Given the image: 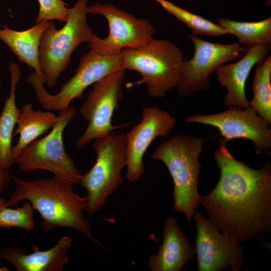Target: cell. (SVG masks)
Masks as SVG:
<instances>
[{
	"label": "cell",
	"instance_id": "27",
	"mask_svg": "<svg viewBox=\"0 0 271 271\" xmlns=\"http://www.w3.org/2000/svg\"><path fill=\"white\" fill-rule=\"evenodd\" d=\"M10 269L6 267V266H1V264H0V271H9Z\"/></svg>",
	"mask_w": 271,
	"mask_h": 271
},
{
	"label": "cell",
	"instance_id": "26",
	"mask_svg": "<svg viewBox=\"0 0 271 271\" xmlns=\"http://www.w3.org/2000/svg\"><path fill=\"white\" fill-rule=\"evenodd\" d=\"M11 175L7 170L0 167V193L8 186L11 179Z\"/></svg>",
	"mask_w": 271,
	"mask_h": 271
},
{
	"label": "cell",
	"instance_id": "3",
	"mask_svg": "<svg viewBox=\"0 0 271 271\" xmlns=\"http://www.w3.org/2000/svg\"><path fill=\"white\" fill-rule=\"evenodd\" d=\"M204 139L185 134L175 135L160 144L154 151V160L163 162L174 183V209L183 213L189 225L199 206L201 196L198 186L202 168L199 157Z\"/></svg>",
	"mask_w": 271,
	"mask_h": 271
},
{
	"label": "cell",
	"instance_id": "25",
	"mask_svg": "<svg viewBox=\"0 0 271 271\" xmlns=\"http://www.w3.org/2000/svg\"><path fill=\"white\" fill-rule=\"evenodd\" d=\"M39 8L36 23L56 20L65 22L69 15L68 5L62 0H38Z\"/></svg>",
	"mask_w": 271,
	"mask_h": 271
},
{
	"label": "cell",
	"instance_id": "6",
	"mask_svg": "<svg viewBox=\"0 0 271 271\" xmlns=\"http://www.w3.org/2000/svg\"><path fill=\"white\" fill-rule=\"evenodd\" d=\"M121 51L108 52L90 49L82 56L74 75L54 95L45 90L35 72L28 76L27 81L34 89L43 108L59 111L69 107L74 99L81 98L85 89L91 85L113 72L123 69Z\"/></svg>",
	"mask_w": 271,
	"mask_h": 271
},
{
	"label": "cell",
	"instance_id": "28",
	"mask_svg": "<svg viewBox=\"0 0 271 271\" xmlns=\"http://www.w3.org/2000/svg\"><path fill=\"white\" fill-rule=\"evenodd\" d=\"M0 89H1V85H0Z\"/></svg>",
	"mask_w": 271,
	"mask_h": 271
},
{
	"label": "cell",
	"instance_id": "4",
	"mask_svg": "<svg viewBox=\"0 0 271 271\" xmlns=\"http://www.w3.org/2000/svg\"><path fill=\"white\" fill-rule=\"evenodd\" d=\"M123 68L139 72L149 94L162 98L177 87L184 60L179 47L166 39L154 38L147 43L121 50Z\"/></svg>",
	"mask_w": 271,
	"mask_h": 271
},
{
	"label": "cell",
	"instance_id": "10",
	"mask_svg": "<svg viewBox=\"0 0 271 271\" xmlns=\"http://www.w3.org/2000/svg\"><path fill=\"white\" fill-rule=\"evenodd\" d=\"M189 37L194 47L192 58L184 59L181 68L178 88L180 96L187 97L209 87V75L226 62L242 57L249 48L238 42L229 44L212 43L197 36Z\"/></svg>",
	"mask_w": 271,
	"mask_h": 271
},
{
	"label": "cell",
	"instance_id": "5",
	"mask_svg": "<svg viewBox=\"0 0 271 271\" xmlns=\"http://www.w3.org/2000/svg\"><path fill=\"white\" fill-rule=\"evenodd\" d=\"M88 0H77L69 9L64 26L57 30L51 21L41 39L39 60L48 87L54 86L68 67L71 55L80 44L89 43L94 33L86 19Z\"/></svg>",
	"mask_w": 271,
	"mask_h": 271
},
{
	"label": "cell",
	"instance_id": "18",
	"mask_svg": "<svg viewBox=\"0 0 271 271\" xmlns=\"http://www.w3.org/2000/svg\"><path fill=\"white\" fill-rule=\"evenodd\" d=\"M50 23V21L41 22L21 31L11 29L7 25L3 26V29H0V40L11 49L20 62L35 70L43 84L46 79L40 65L39 50L42 35Z\"/></svg>",
	"mask_w": 271,
	"mask_h": 271
},
{
	"label": "cell",
	"instance_id": "7",
	"mask_svg": "<svg viewBox=\"0 0 271 271\" xmlns=\"http://www.w3.org/2000/svg\"><path fill=\"white\" fill-rule=\"evenodd\" d=\"M95 140V162L88 172L83 174L80 183L86 191L87 212L89 215L99 211L107 198L121 186L122 172L126 165L125 134L111 132Z\"/></svg>",
	"mask_w": 271,
	"mask_h": 271
},
{
	"label": "cell",
	"instance_id": "11",
	"mask_svg": "<svg viewBox=\"0 0 271 271\" xmlns=\"http://www.w3.org/2000/svg\"><path fill=\"white\" fill-rule=\"evenodd\" d=\"M87 11L88 14L104 17L109 27L108 35L104 38L94 34L88 43L90 49L121 51L143 45L153 38L155 29L148 20L138 18L113 5L98 3L88 6Z\"/></svg>",
	"mask_w": 271,
	"mask_h": 271
},
{
	"label": "cell",
	"instance_id": "17",
	"mask_svg": "<svg viewBox=\"0 0 271 271\" xmlns=\"http://www.w3.org/2000/svg\"><path fill=\"white\" fill-rule=\"evenodd\" d=\"M195 258V248L190 245L177 220L169 217L164 225L162 243L157 253L149 257L147 266L152 271H180Z\"/></svg>",
	"mask_w": 271,
	"mask_h": 271
},
{
	"label": "cell",
	"instance_id": "19",
	"mask_svg": "<svg viewBox=\"0 0 271 271\" xmlns=\"http://www.w3.org/2000/svg\"><path fill=\"white\" fill-rule=\"evenodd\" d=\"M10 92L7 98L0 114V167L5 170L10 169L14 163L12 141L14 128L21 111L17 106L16 89L21 73L18 65L11 61Z\"/></svg>",
	"mask_w": 271,
	"mask_h": 271
},
{
	"label": "cell",
	"instance_id": "21",
	"mask_svg": "<svg viewBox=\"0 0 271 271\" xmlns=\"http://www.w3.org/2000/svg\"><path fill=\"white\" fill-rule=\"evenodd\" d=\"M219 25L235 35L238 43L250 48L258 45L271 46V18L253 22H238L224 18L217 19Z\"/></svg>",
	"mask_w": 271,
	"mask_h": 271
},
{
	"label": "cell",
	"instance_id": "23",
	"mask_svg": "<svg viewBox=\"0 0 271 271\" xmlns=\"http://www.w3.org/2000/svg\"><path fill=\"white\" fill-rule=\"evenodd\" d=\"M166 11L184 23L192 32V35L220 36L231 35L218 24L189 12L166 0H155Z\"/></svg>",
	"mask_w": 271,
	"mask_h": 271
},
{
	"label": "cell",
	"instance_id": "16",
	"mask_svg": "<svg viewBox=\"0 0 271 271\" xmlns=\"http://www.w3.org/2000/svg\"><path fill=\"white\" fill-rule=\"evenodd\" d=\"M72 245L71 237L63 235L48 249L33 245L32 252L27 254L22 248L9 247L1 250L0 257L17 271H62L69 262L68 251Z\"/></svg>",
	"mask_w": 271,
	"mask_h": 271
},
{
	"label": "cell",
	"instance_id": "15",
	"mask_svg": "<svg viewBox=\"0 0 271 271\" xmlns=\"http://www.w3.org/2000/svg\"><path fill=\"white\" fill-rule=\"evenodd\" d=\"M270 47L258 45L252 46L241 59L235 63L224 64L215 71L219 85L227 89L223 99L226 107L250 106L245 93V85L254 66L262 63L269 55Z\"/></svg>",
	"mask_w": 271,
	"mask_h": 271
},
{
	"label": "cell",
	"instance_id": "9",
	"mask_svg": "<svg viewBox=\"0 0 271 271\" xmlns=\"http://www.w3.org/2000/svg\"><path fill=\"white\" fill-rule=\"evenodd\" d=\"M125 70L113 72L93 84L80 109L88 124L76 140L77 149H83L92 140L105 137L118 128L112 125V117L122 95Z\"/></svg>",
	"mask_w": 271,
	"mask_h": 271
},
{
	"label": "cell",
	"instance_id": "24",
	"mask_svg": "<svg viewBox=\"0 0 271 271\" xmlns=\"http://www.w3.org/2000/svg\"><path fill=\"white\" fill-rule=\"evenodd\" d=\"M34 211L28 201L22 206L15 208L7 206L5 200L0 197V228H20L28 232L33 230L35 228Z\"/></svg>",
	"mask_w": 271,
	"mask_h": 271
},
{
	"label": "cell",
	"instance_id": "2",
	"mask_svg": "<svg viewBox=\"0 0 271 271\" xmlns=\"http://www.w3.org/2000/svg\"><path fill=\"white\" fill-rule=\"evenodd\" d=\"M11 177L16 187L6 201L7 206L14 207L26 200L40 214L44 232L58 227L68 228L99 244L92 233L89 220L84 215L88 209L87 197L75 192L73 184L56 176L33 180Z\"/></svg>",
	"mask_w": 271,
	"mask_h": 271
},
{
	"label": "cell",
	"instance_id": "8",
	"mask_svg": "<svg viewBox=\"0 0 271 271\" xmlns=\"http://www.w3.org/2000/svg\"><path fill=\"white\" fill-rule=\"evenodd\" d=\"M77 113L74 106L60 110L51 131L29 144L15 158L19 168L24 172L47 171L74 185L80 184L83 174L66 152L63 143L64 129Z\"/></svg>",
	"mask_w": 271,
	"mask_h": 271
},
{
	"label": "cell",
	"instance_id": "13",
	"mask_svg": "<svg viewBox=\"0 0 271 271\" xmlns=\"http://www.w3.org/2000/svg\"><path fill=\"white\" fill-rule=\"evenodd\" d=\"M195 252L199 271L240 270L244 254L240 241L219 231L196 210Z\"/></svg>",
	"mask_w": 271,
	"mask_h": 271
},
{
	"label": "cell",
	"instance_id": "14",
	"mask_svg": "<svg viewBox=\"0 0 271 271\" xmlns=\"http://www.w3.org/2000/svg\"><path fill=\"white\" fill-rule=\"evenodd\" d=\"M176 122L168 112L157 106L143 108L140 122L125 134V178L128 182L141 179L145 172L144 157L147 149L157 137H167Z\"/></svg>",
	"mask_w": 271,
	"mask_h": 271
},
{
	"label": "cell",
	"instance_id": "22",
	"mask_svg": "<svg viewBox=\"0 0 271 271\" xmlns=\"http://www.w3.org/2000/svg\"><path fill=\"white\" fill-rule=\"evenodd\" d=\"M253 97L250 106L270 126L271 124V57L268 55L256 65L252 83Z\"/></svg>",
	"mask_w": 271,
	"mask_h": 271
},
{
	"label": "cell",
	"instance_id": "12",
	"mask_svg": "<svg viewBox=\"0 0 271 271\" xmlns=\"http://www.w3.org/2000/svg\"><path fill=\"white\" fill-rule=\"evenodd\" d=\"M184 121L214 127L226 142L237 139L249 140L257 153L270 154L271 129L250 106H231L218 113L191 115Z\"/></svg>",
	"mask_w": 271,
	"mask_h": 271
},
{
	"label": "cell",
	"instance_id": "20",
	"mask_svg": "<svg viewBox=\"0 0 271 271\" xmlns=\"http://www.w3.org/2000/svg\"><path fill=\"white\" fill-rule=\"evenodd\" d=\"M57 121L58 116L51 111L35 110L31 103H26L19 114L14 132V136H19L13 147L14 160L25 147L52 129Z\"/></svg>",
	"mask_w": 271,
	"mask_h": 271
},
{
	"label": "cell",
	"instance_id": "1",
	"mask_svg": "<svg viewBox=\"0 0 271 271\" xmlns=\"http://www.w3.org/2000/svg\"><path fill=\"white\" fill-rule=\"evenodd\" d=\"M220 139L213 156L217 184L201 196L208 220L220 232L240 242L271 230V166L253 169L236 160Z\"/></svg>",
	"mask_w": 271,
	"mask_h": 271
}]
</instances>
